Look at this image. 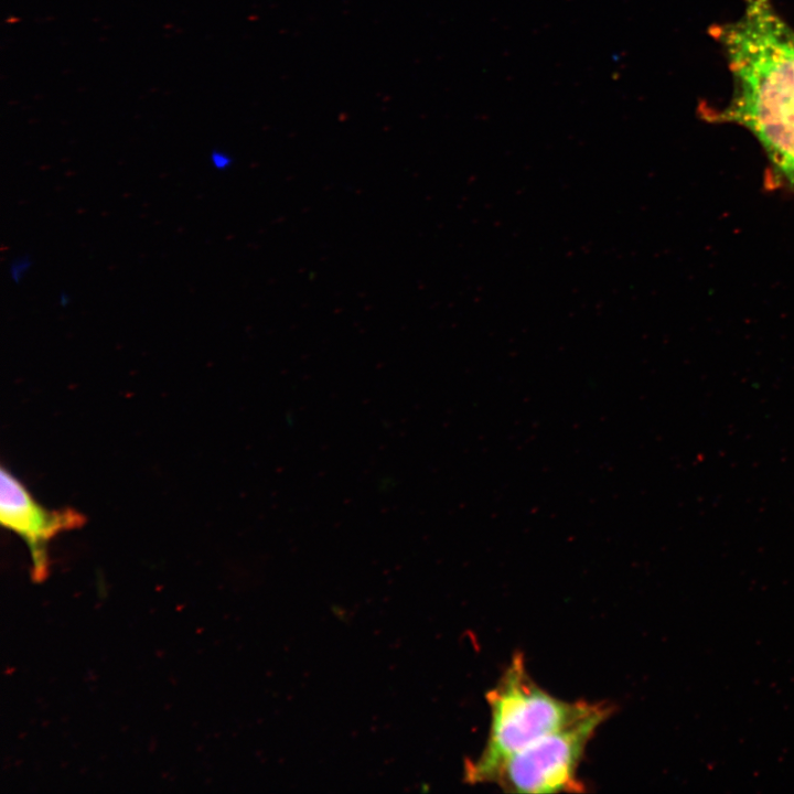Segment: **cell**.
<instances>
[{"instance_id": "1", "label": "cell", "mask_w": 794, "mask_h": 794, "mask_svg": "<svg viewBox=\"0 0 794 794\" xmlns=\"http://www.w3.org/2000/svg\"><path fill=\"white\" fill-rule=\"evenodd\" d=\"M739 18L712 29L732 75L718 122L747 128L774 169L794 186V29L772 0H742Z\"/></svg>"}, {"instance_id": "2", "label": "cell", "mask_w": 794, "mask_h": 794, "mask_svg": "<svg viewBox=\"0 0 794 794\" xmlns=\"http://www.w3.org/2000/svg\"><path fill=\"white\" fill-rule=\"evenodd\" d=\"M490 728L475 759H466L463 780L491 784L514 753L582 713L589 701H566L540 687L527 670L523 653L512 656L495 686L486 693Z\"/></svg>"}, {"instance_id": "3", "label": "cell", "mask_w": 794, "mask_h": 794, "mask_svg": "<svg viewBox=\"0 0 794 794\" xmlns=\"http://www.w3.org/2000/svg\"><path fill=\"white\" fill-rule=\"evenodd\" d=\"M613 710L608 702H589L578 717L511 755L493 783L509 793L583 792L579 765L588 743Z\"/></svg>"}, {"instance_id": "4", "label": "cell", "mask_w": 794, "mask_h": 794, "mask_svg": "<svg viewBox=\"0 0 794 794\" xmlns=\"http://www.w3.org/2000/svg\"><path fill=\"white\" fill-rule=\"evenodd\" d=\"M0 522L26 543L39 571L45 566L46 543L58 533L83 526L86 517L74 508L42 506L24 484L1 465Z\"/></svg>"}, {"instance_id": "5", "label": "cell", "mask_w": 794, "mask_h": 794, "mask_svg": "<svg viewBox=\"0 0 794 794\" xmlns=\"http://www.w3.org/2000/svg\"><path fill=\"white\" fill-rule=\"evenodd\" d=\"M33 261L29 255H21L13 258L9 265V277L13 283H20L29 273Z\"/></svg>"}, {"instance_id": "6", "label": "cell", "mask_w": 794, "mask_h": 794, "mask_svg": "<svg viewBox=\"0 0 794 794\" xmlns=\"http://www.w3.org/2000/svg\"><path fill=\"white\" fill-rule=\"evenodd\" d=\"M210 164L216 171H226L233 164V158L224 150L213 149L208 157Z\"/></svg>"}, {"instance_id": "7", "label": "cell", "mask_w": 794, "mask_h": 794, "mask_svg": "<svg viewBox=\"0 0 794 794\" xmlns=\"http://www.w3.org/2000/svg\"><path fill=\"white\" fill-rule=\"evenodd\" d=\"M72 301L71 296L66 291H61L57 297V303L61 308H67Z\"/></svg>"}]
</instances>
